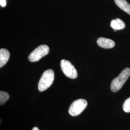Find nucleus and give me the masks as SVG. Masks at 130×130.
I'll use <instances>...</instances> for the list:
<instances>
[{"mask_svg": "<svg viewBox=\"0 0 130 130\" xmlns=\"http://www.w3.org/2000/svg\"><path fill=\"white\" fill-rule=\"evenodd\" d=\"M130 76V69L127 68L123 70L120 75L112 81L110 89L112 92H117L121 89Z\"/></svg>", "mask_w": 130, "mask_h": 130, "instance_id": "nucleus-1", "label": "nucleus"}, {"mask_svg": "<svg viewBox=\"0 0 130 130\" xmlns=\"http://www.w3.org/2000/svg\"><path fill=\"white\" fill-rule=\"evenodd\" d=\"M55 79V73L52 70H48L45 71L38 83V90L40 92H43L49 88Z\"/></svg>", "mask_w": 130, "mask_h": 130, "instance_id": "nucleus-2", "label": "nucleus"}, {"mask_svg": "<svg viewBox=\"0 0 130 130\" xmlns=\"http://www.w3.org/2000/svg\"><path fill=\"white\" fill-rule=\"evenodd\" d=\"M88 103L84 99L74 101L70 106L69 112L71 116H77L81 114L87 106Z\"/></svg>", "mask_w": 130, "mask_h": 130, "instance_id": "nucleus-3", "label": "nucleus"}, {"mask_svg": "<svg viewBox=\"0 0 130 130\" xmlns=\"http://www.w3.org/2000/svg\"><path fill=\"white\" fill-rule=\"evenodd\" d=\"M49 52V48L46 45H42L36 48L28 56V60L35 62L40 60L42 57L47 55Z\"/></svg>", "mask_w": 130, "mask_h": 130, "instance_id": "nucleus-4", "label": "nucleus"}, {"mask_svg": "<svg viewBox=\"0 0 130 130\" xmlns=\"http://www.w3.org/2000/svg\"><path fill=\"white\" fill-rule=\"evenodd\" d=\"M61 69L63 73L68 78L75 79L78 76V73L74 66L69 61L63 59L61 61Z\"/></svg>", "mask_w": 130, "mask_h": 130, "instance_id": "nucleus-5", "label": "nucleus"}, {"mask_svg": "<svg viewBox=\"0 0 130 130\" xmlns=\"http://www.w3.org/2000/svg\"><path fill=\"white\" fill-rule=\"evenodd\" d=\"M97 43L99 46L105 49L112 48L115 45V43L113 41L106 38H98L97 40Z\"/></svg>", "mask_w": 130, "mask_h": 130, "instance_id": "nucleus-6", "label": "nucleus"}, {"mask_svg": "<svg viewBox=\"0 0 130 130\" xmlns=\"http://www.w3.org/2000/svg\"><path fill=\"white\" fill-rule=\"evenodd\" d=\"M10 58V53L5 49L0 50V68H2L8 62Z\"/></svg>", "mask_w": 130, "mask_h": 130, "instance_id": "nucleus-7", "label": "nucleus"}, {"mask_svg": "<svg viewBox=\"0 0 130 130\" xmlns=\"http://www.w3.org/2000/svg\"><path fill=\"white\" fill-rule=\"evenodd\" d=\"M110 26L114 29L115 31H116L117 30H121L124 28L125 24L121 19H117L112 20L110 23Z\"/></svg>", "mask_w": 130, "mask_h": 130, "instance_id": "nucleus-8", "label": "nucleus"}, {"mask_svg": "<svg viewBox=\"0 0 130 130\" xmlns=\"http://www.w3.org/2000/svg\"><path fill=\"white\" fill-rule=\"evenodd\" d=\"M117 5L122 10L130 15V5L126 0H114Z\"/></svg>", "mask_w": 130, "mask_h": 130, "instance_id": "nucleus-9", "label": "nucleus"}, {"mask_svg": "<svg viewBox=\"0 0 130 130\" xmlns=\"http://www.w3.org/2000/svg\"><path fill=\"white\" fill-rule=\"evenodd\" d=\"M9 94L5 92H0V104L3 105L9 99Z\"/></svg>", "mask_w": 130, "mask_h": 130, "instance_id": "nucleus-10", "label": "nucleus"}, {"mask_svg": "<svg viewBox=\"0 0 130 130\" xmlns=\"http://www.w3.org/2000/svg\"><path fill=\"white\" fill-rule=\"evenodd\" d=\"M123 109L126 113L130 112V98L126 99L123 105Z\"/></svg>", "mask_w": 130, "mask_h": 130, "instance_id": "nucleus-11", "label": "nucleus"}, {"mask_svg": "<svg viewBox=\"0 0 130 130\" xmlns=\"http://www.w3.org/2000/svg\"><path fill=\"white\" fill-rule=\"evenodd\" d=\"M0 5L1 6L4 7L6 5V0H0Z\"/></svg>", "mask_w": 130, "mask_h": 130, "instance_id": "nucleus-12", "label": "nucleus"}, {"mask_svg": "<svg viewBox=\"0 0 130 130\" xmlns=\"http://www.w3.org/2000/svg\"><path fill=\"white\" fill-rule=\"evenodd\" d=\"M32 130H39V128H37V127H34L33 128Z\"/></svg>", "mask_w": 130, "mask_h": 130, "instance_id": "nucleus-13", "label": "nucleus"}]
</instances>
